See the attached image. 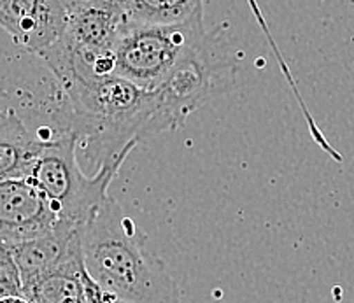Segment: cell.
I'll return each instance as SVG.
<instances>
[{"instance_id": "1", "label": "cell", "mask_w": 354, "mask_h": 303, "mask_svg": "<svg viewBox=\"0 0 354 303\" xmlns=\"http://www.w3.org/2000/svg\"><path fill=\"white\" fill-rule=\"evenodd\" d=\"M67 97L65 130L74 131L88 163L124 161L140 140L158 135L156 100L118 74L68 75L60 79Z\"/></svg>"}, {"instance_id": "2", "label": "cell", "mask_w": 354, "mask_h": 303, "mask_svg": "<svg viewBox=\"0 0 354 303\" xmlns=\"http://www.w3.org/2000/svg\"><path fill=\"white\" fill-rule=\"evenodd\" d=\"M83 265L91 281L127 303H185L165 263L120 203L107 196L81 233Z\"/></svg>"}, {"instance_id": "3", "label": "cell", "mask_w": 354, "mask_h": 303, "mask_svg": "<svg viewBox=\"0 0 354 303\" xmlns=\"http://www.w3.org/2000/svg\"><path fill=\"white\" fill-rule=\"evenodd\" d=\"M77 137L64 130L42 139L41 149L32 165L30 179L37 186L60 221L86 225V221L109 196L107 190L123 161L104 163L88 177L77 161Z\"/></svg>"}, {"instance_id": "4", "label": "cell", "mask_w": 354, "mask_h": 303, "mask_svg": "<svg viewBox=\"0 0 354 303\" xmlns=\"http://www.w3.org/2000/svg\"><path fill=\"white\" fill-rule=\"evenodd\" d=\"M218 30L205 34L155 88L158 131L176 130L209 98L230 86L234 65L223 51Z\"/></svg>"}, {"instance_id": "5", "label": "cell", "mask_w": 354, "mask_h": 303, "mask_svg": "<svg viewBox=\"0 0 354 303\" xmlns=\"http://www.w3.org/2000/svg\"><path fill=\"white\" fill-rule=\"evenodd\" d=\"M205 34L204 21L177 25L132 23L114 48V74L144 90H155Z\"/></svg>"}, {"instance_id": "6", "label": "cell", "mask_w": 354, "mask_h": 303, "mask_svg": "<svg viewBox=\"0 0 354 303\" xmlns=\"http://www.w3.org/2000/svg\"><path fill=\"white\" fill-rule=\"evenodd\" d=\"M132 23L123 0H68L67 25L57 42L72 51L114 53Z\"/></svg>"}, {"instance_id": "7", "label": "cell", "mask_w": 354, "mask_h": 303, "mask_svg": "<svg viewBox=\"0 0 354 303\" xmlns=\"http://www.w3.org/2000/svg\"><path fill=\"white\" fill-rule=\"evenodd\" d=\"M57 216L30 179L0 181V244L12 247L55 225Z\"/></svg>"}, {"instance_id": "8", "label": "cell", "mask_w": 354, "mask_h": 303, "mask_svg": "<svg viewBox=\"0 0 354 303\" xmlns=\"http://www.w3.org/2000/svg\"><path fill=\"white\" fill-rule=\"evenodd\" d=\"M84 225L57 219L51 228L37 237L8 247L21 277V289L44 273L81 258V233Z\"/></svg>"}, {"instance_id": "9", "label": "cell", "mask_w": 354, "mask_h": 303, "mask_svg": "<svg viewBox=\"0 0 354 303\" xmlns=\"http://www.w3.org/2000/svg\"><path fill=\"white\" fill-rule=\"evenodd\" d=\"M41 143L15 111L0 109V181L27 179Z\"/></svg>"}, {"instance_id": "10", "label": "cell", "mask_w": 354, "mask_h": 303, "mask_svg": "<svg viewBox=\"0 0 354 303\" xmlns=\"http://www.w3.org/2000/svg\"><path fill=\"white\" fill-rule=\"evenodd\" d=\"M139 25H177L204 21V0H123Z\"/></svg>"}, {"instance_id": "11", "label": "cell", "mask_w": 354, "mask_h": 303, "mask_svg": "<svg viewBox=\"0 0 354 303\" xmlns=\"http://www.w3.org/2000/svg\"><path fill=\"white\" fill-rule=\"evenodd\" d=\"M248 4L251 6L252 12H254V18H257V21L260 23V26H261V28H263V34L267 35V39H268V44H270V46H272V49H274V53H275V58H277V64H279V67H281V72H283V75H284V77H286V81L290 82V88H291V91H293V93H295V98H297L298 105H300V109H301V111H304V116H306V120H307V125H309V130H310V134H313L314 140H316V143L319 144V146L323 147L324 151H328V153L332 154L333 158H339V154H337V151H333L332 147L328 146V143H326V140H324L323 134H321V131H319V128H317L316 121H314V118L310 116L309 109H307L306 102H304V98H301L300 91H298V88H297V82H295L293 75H291V71H290V67H288L286 60H284V58H283V55H281V51H279V48H277V44H275V39L272 37L270 30H268V26H267V23H265V19H263V15H261L260 8H258L257 0H248Z\"/></svg>"}, {"instance_id": "12", "label": "cell", "mask_w": 354, "mask_h": 303, "mask_svg": "<svg viewBox=\"0 0 354 303\" xmlns=\"http://www.w3.org/2000/svg\"><path fill=\"white\" fill-rule=\"evenodd\" d=\"M9 295H23L21 277L11 251L0 244V298Z\"/></svg>"}, {"instance_id": "13", "label": "cell", "mask_w": 354, "mask_h": 303, "mask_svg": "<svg viewBox=\"0 0 354 303\" xmlns=\"http://www.w3.org/2000/svg\"><path fill=\"white\" fill-rule=\"evenodd\" d=\"M84 293H86V303H127L118 296L104 291L100 286L91 281L88 273L84 275Z\"/></svg>"}, {"instance_id": "14", "label": "cell", "mask_w": 354, "mask_h": 303, "mask_svg": "<svg viewBox=\"0 0 354 303\" xmlns=\"http://www.w3.org/2000/svg\"><path fill=\"white\" fill-rule=\"evenodd\" d=\"M0 303H30L23 295H9V296H2L0 298Z\"/></svg>"}, {"instance_id": "15", "label": "cell", "mask_w": 354, "mask_h": 303, "mask_svg": "<svg viewBox=\"0 0 354 303\" xmlns=\"http://www.w3.org/2000/svg\"><path fill=\"white\" fill-rule=\"evenodd\" d=\"M80 303H86V300H84V302H80Z\"/></svg>"}]
</instances>
